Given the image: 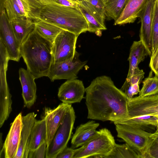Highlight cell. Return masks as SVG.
I'll use <instances>...</instances> for the list:
<instances>
[{
    "label": "cell",
    "instance_id": "31",
    "mask_svg": "<svg viewBox=\"0 0 158 158\" xmlns=\"http://www.w3.org/2000/svg\"><path fill=\"white\" fill-rule=\"evenodd\" d=\"M139 83L131 85L125 81L120 89L125 94L128 99L131 98L139 92Z\"/></svg>",
    "mask_w": 158,
    "mask_h": 158
},
{
    "label": "cell",
    "instance_id": "20",
    "mask_svg": "<svg viewBox=\"0 0 158 158\" xmlns=\"http://www.w3.org/2000/svg\"><path fill=\"white\" fill-rule=\"evenodd\" d=\"M9 23L20 46L35 29L33 21L25 17L16 19Z\"/></svg>",
    "mask_w": 158,
    "mask_h": 158
},
{
    "label": "cell",
    "instance_id": "30",
    "mask_svg": "<svg viewBox=\"0 0 158 158\" xmlns=\"http://www.w3.org/2000/svg\"><path fill=\"white\" fill-rule=\"evenodd\" d=\"M153 52L158 47V10L156 0L155 3L152 24Z\"/></svg>",
    "mask_w": 158,
    "mask_h": 158
},
{
    "label": "cell",
    "instance_id": "44",
    "mask_svg": "<svg viewBox=\"0 0 158 158\" xmlns=\"http://www.w3.org/2000/svg\"></svg>",
    "mask_w": 158,
    "mask_h": 158
},
{
    "label": "cell",
    "instance_id": "4",
    "mask_svg": "<svg viewBox=\"0 0 158 158\" xmlns=\"http://www.w3.org/2000/svg\"><path fill=\"white\" fill-rule=\"evenodd\" d=\"M116 144L114 136L106 128L97 131L95 135L77 148L73 158H107Z\"/></svg>",
    "mask_w": 158,
    "mask_h": 158
},
{
    "label": "cell",
    "instance_id": "19",
    "mask_svg": "<svg viewBox=\"0 0 158 158\" xmlns=\"http://www.w3.org/2000/svg\"><path fill=\"white\" fill-rule=\"evenodd\" d=\"M99 125L98 123L91 120L78 126L72 139L71 147L75 149L90 140L96 135Z\"/></svg>",
    "mask_w": 158,
    "mask_h": 158
},
{
    "label": "cell",
    "instance_id": "40",
    "mask_svg": "<svg viewBox=\"0 0 158 158\" xmlns=\"http://www.w3.org/2000/svg\"><path fill=\"white\" fill-rule=\"evenodd\" d=\"M2 133H0V150H1V149H2V147H3V144H2Z\"/></svg>",
    "mask_w": 158,
    "mask_h": 158
},
{
    "label": "cell",
    "instance_id": "16",
    "mask_svg": "<svg viewBox=\"0 0 158 158\" xmlns=\"http://www.w3.org/2000/svg\"><path fill=\"white\" fill-rule=\"evenodd\" d=\"M22 89V96L25 106L30 108L36 99V86L35 77L27 69L20 68L19 71Z\"/></svg>",
    "mask_w": 158,
    "mask_h": 158
},
{
    "label": "cell",
    "instance_id": "23",
    "mask_svg": "<svg viewBox=\"0 0 158 158\" xmlns=\"http://www.w3.org/2000/svg\"><path fill=\"white\" fill-rule=\"evenodd\" d=\"M33 21L35 30L52 44L58 35L63 30L53 23L41 19Z\"/></svg>",
    "mask_w": 158,
    "mask_h": 158
},
{
    "label": "cell",
    "instance_id": "6",
    "mask_svg": "<svg viewBox=\"0 0 158 158\" xmlns=\"http://www.w3.org/2000/svg\"><path fill=\"white\" fill-rule=\"evenodd\" d=\"M75 118V112L71 106L66 113L52 139L47 146L45 158H56L57 155L67 146Z\"/></svg>",
    "mask_w": 158,
    "mask_h": 158
},
{
    "label": "cell",
    "instance_id": "26",
    "mask_svg": "<svg viewBox=\"0 0 158 158\" xmlns=\"http://www.w3.org/2000/svg\"><path fill=\"white\" fill-rule=\"evenodd\" d=\"M127 0H102L106 17L116 20L119 17Z\"/></svg>",
    "mask_w": 158,
    "mask_h": 158
},
{
    "label": "cell",
    "instance_id": "14",
    "mask_svg": "<svg viewBox=\"0 0 158 158\" xmlns=\"http://www.w3.org/2000/svg\"><path fill=\"white\" fill-rule=\"evenodd\" d=\"M71 106V104L62 102L53 109L45 108L44 118L47 130V146L52 139L66 113Z\"/></svg>",
    "mask_w": 158,
    "mask_h": 158
},
{
    "label": "cell",
    "instance_id": "3",
    "mask_svg": "<svg viewBox=\"0 0 158 158\" xmlns=\"http://www.w3.org/2000/svg\"><path fill=\"white\" fill-rule=\"evenodd\" d=\"M53 23L78 36L88 31L87 21L77 7L68 6L58 3L44 6L39 18Z\"/></svg>",
    "mask_w": 158,
    "mask_h": 158
},
{
    "label": "cell",
    "instance_id": "41",
    "mask_svg": "<svg viewBox=\"0 0 158 158\" xmlns=\"http://www.w3.org/2000/svg\"><path fill=\"white\" fill-rule=\"evenodd\" d=\"M69 1L73 2L76 4H77V0H68Z\"/></svg>",
    "mask_w": 158,
    "mask_h": 158
},
{
    "label": "cell",
    "instance_id": "10",
    "mask_svg": "<svg viewBox=\"0 0 158 158\" xmlns=\"http://www.w3.org/2000/svg\"><path fill=\"white\" fill-rule=\"evenodd\" d=\"M127 109L130 118L143 115H158V94L129 99Z\"/></svg>",
    "mask_w": 158,
    "mask_h": 158
},
{
    "label": "cell",
    "instance_id": "8",
    "mask_svg": "<svg viewBox=\"0 0 158 158\" xmlns=\"http://www.w3.org/2000/svg\"><path fill=\"white\" fill-rule=\"evenodd\" d=\"M78 36L63 30L58 35L52 46L53 62H57L74 57L77 52L76 44Z\"/></svg>",
    "mask_w": 158,
    "mask_h": 158
},
{
    "label": "cell",
    "instance_id": "2",
    "mask_svg": "<svg viewBox=\"0 0 158 158\" xmlns=\"http://www.w3.org/2000/svg\"><path fill=\"white\" fill-rule=\"evenodd\" d=\"M52 46L35 29L21 44V56L35 79L48 76L53 62Z\"/></svg>",
    "mask_w": 158,
    "mask_h": 158
},
{
    "label": "cell",
    "instance_id": "33",
    "mask_svg": "<svg viewBox=\"0 0 158 158\" xmlns=\"http://www.w3.org/2000/svg\"><path fill=\"white\" fill-rule=\"evenodd\" d=\"M47 144L45 142L37 149L33 151L29 152L27 158H44L46 155Z\"/></svg>",
    "mask_w": 158,
    "mask_h": 158
},
{
    "label": "cell",
    "instance_id": "15",
    "mask_svg": "<svg viewBox=\"0 0 158 158\" xmlns=\"http://www.w3.org/2000/svg\"><path fill=\"white\" fill-rule=\"evenodd\" d=\"M77 5L87 21L88 31L96 33L107 29L105 19L89 2L86 0H77Z\"/></svg>",
    "mask_w": 158,
    "mask_h": 158
},
{
    "label": "cell",
    "instance_id": "17",
    "mask_svg": "<svg viewBox=\"0 0 158 158\" xmlns=\"http://www.w3.org/2000/svg\"><path fill=\"white\" fill-rule=\"evenodd\" d=\"M35 117L36 115L33 112L23 116L20 143L14 158H27L29 140L32 127L36 120Z\"/></svg>",
    "mask_w": 158,
    "mask_h": 158
},
{
    "label": "cell",
    "instance_id": "39",
    "mask_svg": "<svg viewBox=\"0 0 158 158\" xmlns=\"http://www.w3.org/2000/svg\"><path fill=\"white\" fill-rule=\"evenodd\" d=\"M6 0H0V11L4 9L3 4Z\"/></svg>",
    "mask_w": 158,
    "mask_h": 158
},
{
    "label": "cell",
    "instance_id": "12",
    "mask_svg": "<svg viewBox=\"0 0 158 158\" xmlns=\"http://www.w3.org/2000/svg\"><path fill=\"white\" fill-rule=\"evenodd\" d=\"M23 116L19 113L11 124L3 147L0 150V157L14 158L17 152L20 141Z\"/></svg>",
    "mask_w": 158,
    "mask_h": 158
},
{
    "label": "cell",
    "instance_id": "34",
    "mask_svg": "<svg viewBox=\"0 0 158 158\" xmlns=\"http://www.w3.org/2000/svg\"><path fill=\"white\" fill-rule=\"evenodd\" d=\"M94 7L98 13L105 19L106 15L104 5L102 0H86Z\"/></svg>",
    "mask_w": 158,
    "mask_h": 158
},
{
    "label": "cell",
    "instance_id": "27",
    "mask_svg": "<svg viewBox=\"0 0 158 158\" xmlns=\"http://www.w3.org/2000/svg\"><path fill=\"white\" fill-rule=\"evenodd\" d=\"M107 158H139V155L126 143H116L110 154Z\"/></svg>",
    "mask_w": 158,
    "mask_h": 158
},
{
    "label": "cell",
    "instance_id": "35",
    "mask_svg": "<svg viewBox=\"0 0 158 158\" xmlns=\"http://www.w3.org/2000/svg\"><path fill=\"white\" fill-rule=\"evenodd\" d=\"M149 66L155 75L158 76V47L151 56Z\"/></svg>",
    "mask_w": 158,
    "mask_h": 158
},
{
    "label": "cell",
    "instance_id": "24",
    "mask_svg": "<svg viewBox=\"0 0 158 158\" xmlns=\"http://www.w3.org/2000/svg\"><path fill=\"white\" fill-rule=\"evenodd\" d=\"M25 17L33 21L38 19L39 12L44 7L35 0H16Z\"/></svg>",
    "mask_w": 158,
    "mask_h": 158
},
{
    "label": "cell",
    "instance_id": "25",
    "mask_svg": "<svg viewBox=\"0 0 158 158\" xmlns=\"http://www.w3.org/2000/svg\"><path fill=\"white\" fill-rule=\"evenodd\" d=\"M158 122V115H143L133 117L119 123L147 131V129L150 126L156 127L157 125Z\"/></svg>",
    "mask_w": 158,
    "mask_h": 158
},
{
    "label": "cell",
    "instance_id": "42",
    "mask_svg": "<svg viewBox=\"0 0 158 158\" xmlns=\"http://www.w3.org/2000/svg\"><path fill=\"white\" fill-rule=\"evenodd\" d=\"M156 131H158V124L156 127Z\"/></svg>",
    "mask_w": 158,
    "mask_h": 158
},
{
    "label": "cell",
    "instance_id": "11",
    "mask_svg": "<svg viewBox=\"0 0 158 158\" xmlns=\"http://www.w3.org/2000/svg\"><path fill=\"white\" fill-rule=\"evenodd\" d=\"M156 0H148L139 18L141 21L140 40L146 48L148 55L153 52L152 24L154 7Z\"/></svg>",
    "mask_w": 158,
    "mask_h": 158
},
{
    "label": "cell",
    "instance_id": "37",
    "mask_svg": "<svg viewBox=\"0 0 158 158\" xmlns=\"http://www.w3.org/2000/svg\"><path fill=\"white\" fill-rule=\"evenodd\" d=\"M148 158H158V142L153 140L149 150Z\"/></svg>",
    "mask_w": 158,
    "mask_h": 158
},
{
    "label": "cell",
    "instance_id": "5",
    "mask_svg": "<svg viewBox=\"0 0 158 158\" xmlns=\"http://www.w3.org/2000/svg\"><path fill=\"white\" fill-rule=\"evenodd\" d=\"M117 136L123 139L139 156L148 158L149 148L153 141L151 133L121 123H114Z\"/></svg>",
    "mask_w": 158,
    "mask_h": 158
},
{
    "label": "cell",
    "instance_id": "18",
    "mask_svg": "<svg viewBox=\"0 0 158 158\" xmlns=\"http://www.w3.org/2000/svg\"><path fill=\"white\" fill-rule=\"evenodd\" d=\"M148 0H127L124 7L114 25L134 23L139 17Z\"/></svg>",
    "mask_w": 158,
    "mask_h": 158
},
{
    "label": "cell",
    "instance_id": "32",
    "mask_svg": "<svg viewBox=\"0 0 158 158\" xmlns=\"http://www.w3.org/2000/svg\"><path fill=\"white\" fill-rule=\"evenodd\" d=\"M144 72L138 67L135 68L132 76L128 78H126L125 82L128 84L133 85L137 83L140 84L144 77Z\"/></svg>",
    "mask_w": 158,
    "mask_h": 158
},
{
    "label": "cell",
    "instance_id": "22",
    "mask_svg": "<svg viewBox=\"0 0 158 158\" xmlns=\"http://www.w3.org/2000/svg\"><path fill=\"white\" fill-rule=\"evenodd\" d=\"M47 140V130L45 121L43 118L36 120L32 127L30 137L28 152L33 151Z\"/></svg>",
    "mask_w": 158,
    "mask_h": 158
},
{
    "label": "cell",
    "instance_id": "28",
    "mask_svg": "<svg viewBox=\"0 0 158 158\" xmlns=\"http://www.w3.org/2000/svg\"><path fill=\"white\" fill-rule=\"evenodd\" d=\"M142 88L139 96L144 97L158 94V76H149L143 81Z\"/></svg>",
    "mask_w": 158,
    "mask_h": 158
},
{
    "label": "cell",
    "instance_id": "36",
    "mask_svg": "<svg viewBox=\"0 0 158 158\" xmlns=\"http://www.w3.org/2000/svg\"><path fill=\"white\" fill-rule=\"evenodd\" d=\"M77 150V148L67 146L57 155L56 158H73Z\"/></svg>",
    "mask_w": 158,
    "mask_h": 158
},
{
    "label": "cell",
    "instance_id": "9",
    "mask_svg": "<svg viewBox=\"0 0 158 158\" xmlns=\"http://www.w3.org/2000/svg\"><path fill=\"white\" fill-rule=\"evenodd\" d=\"M0 13V41L6 47L10 60L18 62L22 57L20 46L10 25L5 9Z\"/></svg>",
    "mask_w": 158,
    "mask_h": 158
},
{
    "label": "cell",
    "instance_id": "21",
    "mask_svg": "<svg viewBox=\"0 0 158 158\" xmlns=\"http://www.w3.org/2000/svg\"><path fill=\"white\" fill-rule=\"evenodd\" d=\"M148 55H149L148 52L141 41L133 42L130 48L128 59L129 66L127 78L132 76L135 69L138 67L139 63L143 61Z\"/></svg>",
    "mask_w": 158,
    "mask_h": 158
},
{
    "label": "cell",
    "instance_id": "13",
    "mask_svg": "<svg viewBox=\"0 0 158 158\" xmlns=\"http://www.w3.org/2000/svg\"><path fill=\"white\" fill-rule=\"evenodd\" d=\"M83 81L77 78L67 80L58 89V97L63 103L69 104L80 102L85 93Z\"/></svg>",
    "mask_w": 158,
    "mask_h": 158
},
{
    "label": "cell",
    "instance_id": "1",
    "mask_svg": "<svg viewBox=\"0 0 158 158\" xmlns=\"http://www.w3.org/2000/svg\"><path fill=\"white\" fill-rule=\"evenodd\" d=\"M87 118L119 123L130 118L128 98L107 76L98 77L85 88Z\"/></svg>",
    "mask_w": 158,
    "mask_h": 158
},
{
    "label": "cell",
    "instance_id": "7",
    "mask_svg": "<svg viewBox=\"0 0 158 158\" xmlns=\"http://www.w3.org/2000/svg\"><path fill=\"white\" fill-rule=\"evenodd\" d=\"M79 55L77 52L73 58L61 62H53L47 77L51 81L56 80L77 78L79 72L87 62V61L81 60L79 59Z\"/></svg>",
    "mask_w": 158,
    "mask_h": 158
},
{
    "label": "cell",
    "instance_id": "43",
    "mask_svg": "<svg viewBox=\"0 0 158 158\" xmlns=\"http://www.w3.org/2000/svg\"><path fill=\"white\" fill-rule=\"evenodd\" d=\"M157 4L158 10V0H156Z\"/></svg>",
    "mask_w": 158,
    "mask_h": 158
},
{
    "label": "cell",
    "instance_id": "38",
    "mask_svg": "<svg viewBox=\"0 0 158 158\" xmlns=\"http://www.w3.org/2000/svg\"><path fill=\"white\" fill-rule=\"evenodd\" d=\"M150 137L154 141L158 142V131L152 133Z\"/></svg>",
    "mask_w": 158,
    "mask_h": 158
},
{
    "label": "cell",
    "instance_id": "29",
    "mask_svg": "<svg viewBox=\"0 0 158 158\" xmlns=\"http://www.w3.org/2000/svg\"><path fill=\"white\" fill-rule=\"evenodd\" d=\"M9 22L25 17L16 0H6L3 4Z\"/></svg>",
    "mask_w": 158,
    "mask_h": 158
}]
</instances>
